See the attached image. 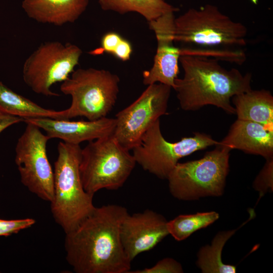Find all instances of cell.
<instances>
[{
	"instance_id": "obj_1",
	"label": "cell",
	"mask_w": 273,
	"mask_h": 273,
	"mask_svg": "<svg viewBox=\"0 0 273 273\" xmlns=\"http://www.w3.org/2000/svg\"><path fill=\"white\" fill-rule=\"evenodd\" d=\"M128 213L116 204L96 207L65 234L66 259L76 273H128L131 261L124 251L120 226Z\"/></svg>"
},
{
	"instance_id": "obj_2",
	"label": "cell",
	"mask_w": 273,
	"mask_h": 273,
	"mask_svg": "<svg viewBox=\"0 0 273 273\" xmlns=\"http://www.w3.org/2000/svg\"><path fill=\"white\" fill-rule=\"evenodd\" d=\"M246 26L214 5L190 8L174 19V40L181 55L215 59L238 65L246 60Z\"/></svg>"
},
{
	"instance_id": "obj_3",
	"label": "cell",
	"mask_w": 273,
	"mask_h": 273,
	"mask_svg": "<svg viewBox=\"0 0 273 273\" xmlns=\"http://www.w3.org/2000/svg\"><path fill=\"white\" fill-rule=\"evenodd\" d=\"M179 63L184 76L175 79L172 88L184 110L196 111L213 105L226 113L236 114L231 99L252 89L250 73L242 74L236 68L226 69L215 59L181 55Z\"/></svg>"
},
{
	"instance_id": "obj_4",
	"label": "cell",
	"mask_w": 273,
	"mask_h": 273,
	"mask_svg": "<svg viewBox=\"0 0 273 273\" xmlns=\"http://www.w3.org/2000/svg\"><path fill=\"white\" fill-rule=\"evenodd\" d=\"M57 150L51 211L56 222L66 234L74 229L96 206L94 195L85 191L81 179L80 145L60 142Z\"/></svg>"
},
{
	"instance_id": "obj_5",
	"label": "cell",
	"mask_w": 273,
	"mask_h": 273,
	"mask_svg": "<svg viewBox=\"0 0 273 273\" xmlns=\"http://www.w3.org/2000/svg\"><path fill=\"white\" fill-rule=\"evenodd\" d=\"M136 164L130 150L113 134L88 142L81 149L79 171L85 191L117 190L125 184Z\"/></svg>"
},
{
	"instance_id": "obj_6",
	"label": "cell",
	"mask_w": 273,
	"mask_h": 273,
	"mask_svg": "<svg viewBox=\"0 0 273 273\" xmlns=\"http://www.w3.org/2000/svg\"><path fill=\"white\" fill-rule=\"evenodd\" d=\"M119 76L109 70L94 68L74 70L60 86L71 97L70 107L64 110V120L84 117L95 120L107 117L116 102Z\"/></svg>"
},
{
	"instance_id": "obj_7",
	"label": "cell",
	"mask_w": 273,
	"mask_h": 273,
	"mask_svg": "<svg viewBox=\"0 0 273 273\" xmlns=\"http://www.w3.org/2000/svg\"><path fill=\"white\" fill-rule=\"evenodd\" d=\"M231 151L219 143L201 159L178 162L167 178L172 196L190 201L222 195L229 171Z\"/></svg>"
},
{
	"instance_id": "obj_8",
	"label": "cell",
	"mask_w": 273,
	"mask_h": 273,
	"mask_svg": "<svg viewBox=\"0 0 273 273\" xmlns=\"http://www.w3.org/2000/svg\"><path fill=\"white\" fill-rule=\"evenodd\" d=\"M218 143L210 135L199 132L176 142H168L162 134L159 119L131 150L136 163L144 170L159 178L167 179L180 159Z\"/></svg>"
},
{
	"instance_id": "obj_9",
	"label": "cell",
	"mask_w": 273,
	"mask_h": 273,
	"mask_svg": "<svg viewBox=\"0 0 273 273\" xmlns=\"http://www.w3.org/2000/svg\"><path fill=\"white\" fill-rule=\"evenodd\" d=\"M82 50L71 43L50 41L41 43L25 60L22 68L25 83L34 93L59 96L51 90L65 80L78 65Z\"/></svg>"
},
{
	"instance_id": "obj_10",
	"label": "cell",
	"mask_w": 273,
	"mask_h": 273,
	"mask_svg": "<svg viewBox=\"0 0 273 273\" xmlns=\"http://www.w3.org/2000/svg\"><path fill=\"white\" fill-rule=\"evenodd\" d=\"M18 140L15 162L22 184L38 197L51 202L54 197V171L47 145L50 138L30 123Z\"/></svg>"
},
{
	"instance_id": "obj_11",
	"label": "cell",
	"mask_w": 273,
	"mask_h": 273,
	"mask_svg": "<svg viewBox=\"0 0 273 273\" xmlns=\"http://www.w3.org/2000/svg\"><path fill=\"white\" fill-rule=\"evenodd\" d=\"M171 88L160 83L149 85L133 102L116 114L113 134L122 146L131 150L146 131L167 114Z\"/></svg>"
},
{
	"instance_id": "obj_12",
	"label": "cell",
	"mask_w": 273,
	"mask_h": 273,
	"mask_svg": "<svg viewBox=\"0 0 273 273\" xmlns=\"http://www.w3.org/2000/svg\"><path fill=\"white\" fill-rule=\"evenodd\" d=\"M174 12H168L149 23L157 39V50L152 67L143 73V82L149 85L160 83L173 88L179 72L180 50L174 46Z\"/></svg>"
},
{
	"instance_id": "obj_13",
	"label": "cell",
	"mask_w": 273,
	"mask_h": 273,
	"mask_svg": "<svg viewBox=\"0 0 273 273\" xmlns=\"http://www.w3.org/2000/svg\"><path fill=\"white\" fill-rule=\"evenodd\" d=\"M166 218L147 209L129 214L120 226V239L125 254L132 261L139 254L153 249L169 235Z\"/></svg>"
},
{
	"instance_id": "obj_14",
	"label": "cell",
	"mask_w": 273,
	"mask_h": 273,
	"mask_svg": "<svg viewBox=\"0 0 273 273\" xmlns=\"http://www.w3.org/2000/svg\"><path fill=\"white\" fill-rule=\"evenodd\" d=\"M23 122L32 123L43 129L50 139H59L74 145L112 134L116 124L115 118L107 117L87 121L35 118L25 119Z\"/></svg>"
},
{
	"instance_id": "obj_15",
	"label": "cell",
	"mask_w": 273,
	"mask_h": 273,
	"mask_svg": "<svg viewBox=\"0 0 273 273\" xmlns=\"http://www.w3.org/2000/svg\"><path fill=\"white\" fill-rule=\"evenodd\" d=\"M219 143L231 150H240L265 159L273 157V130L253 121L237 119Z\"/></svg>"
},
{
	"instance_id": "obj_16",
	"label": "cell",
	"mask_w": 273,
	"mask_h": 273,
	"mask_svg": "<svg viewBox=\"0 0 273 273\" xmlns=\"http://www.w3.org/2000/svg\"><path fill=\"white\" fill-rule=\"evenodd\" d=\"M88 4L89 0H22V8L38 23L60 26L75 22Z\"/></svg>"
},
{
	"instance_id": "obj_17",
	"label": "cell",
	"mask_w": 273,
	"mask_h": 273,
	"mask_svg": "<svg viewBox=\"0 0 273 273\" xmlns=\"http://www.w3.org/2000/svg\"><path fill=\"white\" fill-rule=\"evenodd\" d=\"M237 119L260 123L273 130V96L269 90L252 89L232 98Z\"/></svg>"
},
{
	"instance_id": "obj_18",
	"label": "cell",
	"mask_w": 273,
	"mask_h": 273,
	"mask_svg": "<svg viewBox=\"0 0 273 273\" xmlns=\"http://www.w3.org/2000/svg\"><path fill=\"white\" fill-rule=\"evenodd\" d=\"M0 111L13 116L28 118H49L64 120V110L56 111L38 105L0 82Z\"/></svg>"
},
{
	"instance_id": "obj_19",
	"label": "cell",
	"mask_w": 273,
	"mask_h": 273,
	"mask_svg": "<svg viewBox=\"0 0 273 273\" xmlns=\"http://www.w3.org/2000/svg\"><path fill=\"white\" fill-rule=\"evenodd\" d=\"M104 11L120 14L135 12L142 16L148 22L168 12H176L178 9L164 0H98Z\"/></svg>"
},
{
	"instance_id": "obj_20",
	"label": "cell",
	"mask_w": 273,
	"mask_h": 273,
	"mask_svg": "<svg viewBox=\"0 0 273 273\" xmlns=\"http://www.w3.org/2000/svg\"><path fill=\"white\" fill-rule=\"evenodd\" d=\"M236 231L219 233L214 238L211 245H207L201 248L198 254L197 264L202 272H236L235 266L224 264L221 259L223 247Z\"/></svg>"
},
{
	"instance_id": "obj_21",
	"label": "cell",
	"mask_w": 273,
	"mask_h": 273,
	"mask_svg": "<svg viewBox=\"0 0 273 273\" xmlns=\"http://www.w3.org/2000/svg\"><path fill=\"white\" fill-rule=\"evenodd\" d=\"M218 218L219 214L215 211L182 214L167 221V228L169 235L175 240L180 241L196 231L212 224Z\"/></svg>"
},
{
	"instance_id": "obj_22",
	"label": "cell",
	"mask_w": 273,
	"mask_h": 273,
	"mask_svg": "<svg viewBox=\"0 0 273 273\" xmlns=\"http://www.w3.org/2000/svg\"><path fill=\"white\" fill-rule=\"evenodd\" d=\"M254 189L262 194L272 190L273 187V157L266 159V162L253 183Z\"/></svg>"
},
{
	"instance_id": "obj_23",
	"label": "cell",
	"mask_w": 273,
	"mask_h": 273,
	"mask_svg": "<svg viewBox=\"0 0 273 273\" xmlns=\"http://www.w3.org/2000/svg\"><path fill=\"white\" fill-rule=\"evenodd\" d=\"M183 272L181 264L173 258H166L154 265L142 269L129 271L128 273H180Z\"/></svg>"
},
{
	"instance_id": "obj_24",
	"label": "cell",
	"mask_w": 273,
	"mask_h": 273,
	"mask_svg": "<svg viewBox=\"0 0 273 273\" xmlns=\"http://www.w3.org/2000/svg\"><path fill=\"white\" fill-rule=\"evenodd\" d=\"M35 220L31 218L5 220L0 219V236H9L31 227Z\"/></svg>"
},
{
	"instance_id": "obj_25",
	"label": "cell",
	"mask_w": 273,
	"mask_h": 273,
	"mask_svg": "<svg viewBox=\"0 0 273 273\" xmlns=\"http://www.w3.org/2000/svg\"><path fill=\"white\" fill-rule=\"evenodd\" d=\"M122 38L121 36L116 32H107L102 36L100 46L88 53L93 56L100 55L104 53L112 55Z\"/></svg>"
},
{
	"instance_id": "obj_26",
	"label": "cell",
	"mask_w": 273,
	"mask_h": 273,
	"mask_svg": "<svg viewBox=\"0 0 273 273\" xmlns=\"http://www.w3.org/2000/svg\"><path fill=\"white\" fill-rule=\"evenodd\" d=\"M132 53L130 42L122 37L112 55L122 61H126L130 59Z\"/></svg>"
},
{
	"instance_id": "obj_27",
	"label": "cell",
	"mask_w": 273,
	"mask_h": 273,
	"mask_svg": "<svg viewBox=\"0 0 273 273\" xmlns=\"http://www.w3.org/2000/svg\"><path fill=\"white\" fill-rule=\"evenodd\" d=\"M22 118L8 114L0 111V133L8 127L23 122Z\"/></svg>"
},
{
	"instance_id": "obj_28",
	"label": "cell",
	"mask_w": 273,
	"mask_h": 273,
	"mask_svg": "<svg viewBox=\"0 0 273 273\" xmlns=\"http://www.w3.org/2000/svg\"><path fill=\"white\" fill-rule=\"evenodd\" d=\"M250 1L255 5H257L258 3V0H250Z\"/></svg>"
}]
</instances>
